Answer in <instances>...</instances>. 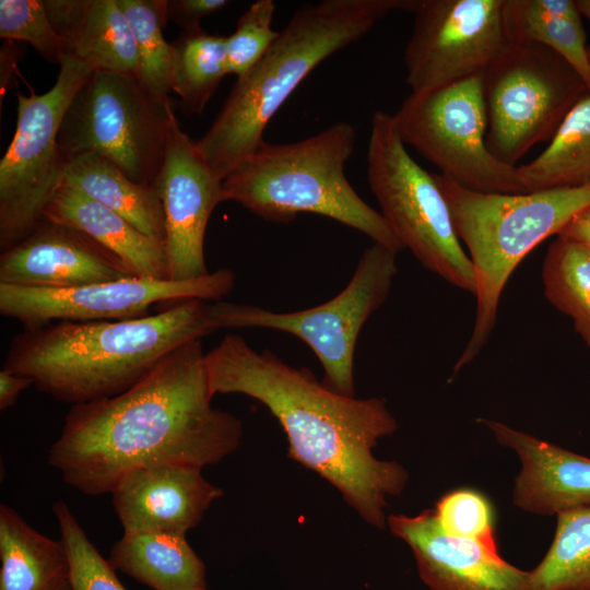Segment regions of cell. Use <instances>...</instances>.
<instances>
[{
  "instance_id": "cell-1",
  "label": "cell",
  "mask_w": 590,
  "mask_h": 590,
  "mask_svg": "<svg viewBox=\"0 0 590 590\" xmlns=\"http://www.w3.org/2000/svg\"><path fill=\"white\" fill-rule=\"evenodd\" d=\"M201 339L189 341L125 392L72 405L47 462L90 496L142 468L221 462L239 447L243 423L212 405Z\"/></svg>"
},
{
  "instance_id": "cell-2",
  "label": "cell",
  "mask_w": 590,
  "mask_h": 590,
  "mask_svg": "<svg viewBox=\"0 0 590 590\" xmlns=\"http://www.w3.org/2000/svg\"><path fill=\"white\" fill-rule=\"evenodd\" d=\"M204 358L214 394L261 402L285 432L290 457L331 483L367 523L385 528L387 498L404 489L409 474L373 453L398 428L382 399L341 394L238 334H226Z\"/></svg>"
},
{
  "instance_id": "cell-3",
  "label": "cell",
  "mask_w": 590,
  "mask_h": 590,
  "mask_svg": "<svg viewBox=\"0 0 590 590\" xmlns=\"http://www.w3.org/2000/svg\"><path fill=\"white\" fill-rule=\"evenodd\" d=\"M216 330L212 304L198 298L135 318L54 321L14 335L2 369L31 378L58 401L81 404L125 392L170 352Z\"/></svg>"
},
{
  "instance_id": "cell-4",
  "label": "cell",
  "mask_w": 590,
  "mask_h": 590,
  "mask_svg": "<svg viewBox=\"0 0 590 590\" xmlns=\"http://www.w3.org/2000/svg\"><path fill=\"white\" fill-rule=\"evenodd\" d=\"M414 0H323L294 12L266 55L237 78L209 130L196 142L224 180L264 141L270 120L324 59L358 40L394 10Z\"/></svg>"
},
{
  "instance_id": "cell-5",
  "label": "cell",
  "mask_w": 590,
  "mask_h": 590,
  "mask_svg": "<svg viewBox=\"0 0 590 590\" xmlns=\"http://www.w3.org/2000/svg\"><path fill=\"white\" fill-rule=\"evenodd\" d=\"M355 140V128L340 121L300 141H263L224 178L222 201L237 202L272 222H288L299 213L323 215L398 253L404 248L382 214L345 176Z\"/></svg>"
},
{
  "instance_id": "cell-6",
  "label": "cell",
  "mask_w": 590,
  "mask_h": 590,
  "mask_svg": "<svg viewBox=\"0 0 590 590\" xmlns=\"http://www.w3.org/2000/svg\"><path fill=\"white\" fill-rule=\"evenodd\" d=\"M456 233L469 250L476 280V309L470 339L453 375L471 363L487 343L503 291L519 263L539 244L556 235L590 205V187L519 194L483 193L435 174Z\"/></svg>"
},
{
  "instance_id": "cell-7",
  "label": "cell",
  "mask_w": 590,
  "mask_h": 590,
  "mask_svg": "<svg viewBox=\"0 0 590 590\" xmlns=\"http://www.w3.org/2000/svg\"><path fill=\"white\" fill-rule=\"evenodd\" d=\"M367 176L380 213L403 248L452 286L475 295L473 264L461 246L435 174L413 160L393 115L382 110L371 117Z\"/></svg>"
},
{
  "instance_id": "cell-8",
  "label": "cell",
  "mask_w": 590,
  "mask_h": 590,
  "mask_svg": "<svg viewBox=\"0 0 590 590\" xmlns=\"http://www.w3.org/2000/svg\"><path fill=\"white\" fill-rule=\"evenodd\" d=\"M173 114L135 75L94 71L63 116L58 145L67 160L95 153L133 181L156 186Z\"/></svg>"
},
{
  "instance_id": "cell-9",
  "label": "cell",
  "mask_w": 590,
  "mask_h": 590,
  "mask_svg": "<svg viewBox=\"0 0 590 590\" xmlns=\"http://www.w3.org/2000/svg\"><path fill=\"white\" fill-rule=\"evenodd\" d=\"M397 252L374 243L366 248L347 285L318 306L275 312L255 305L214 302L212 318L217 330L273 329L305 342L319 359L323 384L355 397L354 354L358 334L368 318L386 302L398 273Z\"/></svg>"
},
{
  "instance_id": "cell-10",
  "label": "cell",
  "mask_w": 590,
  "mask_h": 590,
  "mask_svg": "<svg viewBox=\"0 0 590 590\" xmlns=\"http://www.w3.org/2000/svg\"><path fill=\"white\" fill-rule=\"evenodd\" d=\"M481 80L486 145L510 166L551 141L569 110L590 94L565 59L538 44H508Z\"/></svg>"
},
{
  "instance_id": "cell-11",
  "label": "cell",
  "mask_w": 590,
  "mask_h": 590,
  "mask_svg": "<svg viewBox=\"0 0 590 590\" xmlns=\"http://www.w3.org/2000/svg\"><path fill=\"white\" fill-rule=\"evenodd\" d=\"M59 66L50 90L16 94V128L0 162L1 251L36 228L63 184L68 160L58 145V132L71 101L94 70L70 56Z\"/></svg>"
},
{
  "instance_id": "cell-12",
  "label": "cell",
  "mask_w": 590,
  "mask_h": 590,
  "mask_svg": "<svg viewBox=\"0 0 590 590\" xmlns=\"http://www.w3.org/2000/svg\"><path fill=\"white\" fill-rule=\"evenodd\" d=\"M393 119L404 144L457 185L483 193H528L518 166L488 151L481 76L411 92Z\"/></svg>"
},
{
  "instance_id": "cell-13",
  "label": "cell",
  "mask_w": 590,
  "mask_h": 590,
  "mask_svg": "<svg viewBox=\"0 0 590 590\" xmlns=\"http://www.w3.org/2000/svg\"><path fill=\"white\" fill-rule=\"evenodd\" d=\"M504 0H415L406 83L422 92L481 76L508 46Z\"/></svg>"
},
{
  "instance_id": "cell-14",
  "label": "cell",
  "mask_w": 590,
  "mask_h": 590,
  "mask_svg": "<svg viewBox=\"0 0 590 590\" xmlns=\"http://www.w3.org/2000/svg\"><path fill=\"white\" fill-rule=\"evenodd\" d=\"M235 273L219 269L187 281L128 276L70 288H37L0 283V314L23 328L54 321L119 320L148 315L158 303L198 298L220 302L235 285Z\"/></svg>"
},
{
  "instance_id": "cell-15",
  "label": "cell",
  "mask_w": 590,
  "mask_h": 590,
  "mask_svg": "<svg viewBox=\"0 0 590 590\" xmlns=\"http://www.w3.org/2000/svg\"><path fill=\"white\" fill-rule=\"evenodd\" d=\"M222 182L173 114L156 182L165 214L169 280H194L210 273L204 236L211 213L223 202Z\"/></svg>"
},
{
  "instance_id": "cell-16",
  "label": "cell",
  "mask_w": 590,
  "mask_h": 590,
  "mask_svg": "<svg viewBox=\"0 0 590 590\" xmlns=\"http://www.w3.org/2000/svg\"><path fill=\"white\" fill-rule=\"evenodd\" d=\"M387 524L411 547L430 590H529V571L506 562L497 546L447 533L430 509L390 515Z\"/></svg>"
},
{
  "instance_id": "cell-17",
  "label": "cell",
  "mask_w": 590,
  "mask_h": 590,
  "mask_svg": "<svg viewBox=\"0 0 590 590\" xmlns=\"http://www.w3.org/2000/svg\"><path fill=\"white\" fill-rule=\"evenodd\" d=\"M133 276L121 260L83 232L43 220L0 255V283L70 288Z\"/></svg>"
},
{
  "instance_id": "cell-18",
  "label": "cell",
  "mask_w": 590,
  "mask_h": 590,
  "mask_svg": "<svg viewBox=\"0 0 590 590\" xmlns=\"http://www.w3.org/2000/svg\"><path fill=\"white\" fill-rule=\"evenodd\" d=\"M201 468L153 465L128 474L111 492L123 532H175L197 527L224 491L202 475Z\"/></svg>"
},
{
  "instance_id": "cell-19",
  "label": "cell",
  "mask_w": 590,
  "mask_h": 590,
  "mask_svg": "<svg viewBox=\"0 0 590 590\" xmlns=\"http://www.w3.org/2000/svg\"><path fill=\"white\" fill-rule=\"evenodd\" d=\"M521 461L514 505L536 515L590 506V458L538 439L500 422L479 420Z\"/></svg>"
},
{
  "instance_id": "cell-20",
  "label": "cell",
  "mask_w": 590,
  "mask_h": 590,
  "mask_svg": "<svg viewBox=\"0 0 590 590\" xmlns=\"http://www.w3.org/2000/svg\"><path fill=\"white\" fill-rule=\"evenodd\" d=\"M44 3L67 56L94 71L138 78L135 40L117 0H45Z\"/></svg>"
},
{
  "instance_id": "cell-21",
  "label": "cell",
  "mask_w": 590,
  "mask_h": 590,
  "mask_svg": "<svg viewBox=\"0 0 590 590\" xmlns=\"http://www.w3.org/2000/svg\"><path fill=\"white\" fill-rule=\"evenodd\" d=\"M44 220L76 228L117 256L134 276L169 280L166 245L81 191L61 185Z\"/></svg>"
},
{
  "instance_id": "cell-22",
  "label": "cell",
  "mask_w": 590,
  "mask_h": 590,
  "mask_svg": "<svg viewBox=\"0 0 590 590\" xmlns=\"http://www.w3.org/2000/svg\"><path fill=\"white\" fill-rule=\"evenodd\" d=\"M63 185L123 216L148 236L165 243V214L158 189L130 179L109 160L83 153L67 161Z\"/></svg>"
},
{
  "instance_id": "cell-23",
  "label": "cell",
  "mask_w": 590,
  "mask_h": 590,
  "mask_svg": "<svg viewBox=\"0 0 590 590\" xmlns=\"http://www.w3.org/2000/svg\"><path fill=\"white\" fill-rule=\"evenodd\" d=\"M108 560L154 590L205 588V566L182 533L123 532Z\"/></svg>"
},
{
  "instance_id": "cell-24",
  "label": "cell",
  "mask_w": 590,
  "mask_h": 590,
  "mask_svg": "<svg viewBox=\"0 0 590 590\" xmlns=\"http://www.w3.org/2000/svg\"><path fill=\"white\" fill-rule=\"evenodd\" d=\"M577 1L504 0L503 24L509 44H538L565 59L590 92V60Z\"/></svg>"
},
{
  "instance_id": "cell-25",
  "label": "cell",
  "mask_w": 590,
  "mask_h": 590,
  "mask_svg": "<svg viewBox=\"0 0 590 590\" xmlns=\"http://www.w3.org/2000/svg\"><path fill=\"white\" fill-rule=\"evenodd\" d=\"M0 590H57L69 583L61 541L32 528L14 509L0 505Z\"/></svg>"
},
{
  "instance_id": "cell-26",
  "label": "cell",
  "mask_w": 590,
  "mask_h": 590,
  "mask_svg": "<svg viewBox=\"0 0 590 590\" xmlns=\"http://www.w3.org/2000/svg\"><path fill=\"white\" fill-rule=\"evenodd\" d=\"M518 168L528 192L590 187V94L569 110L546 149Z\"/></svg>"
},
{
  "instance_id": "cell-27",
  "label": "cell",
  "mask_w": 590,
  "mask_h": 590,
  "mask_svg": "<svg viewBox=\"0 0 590 590\" xmlns=\"http://www.w3.org/2000/svg\"><path fill=\"white\" fill-rule=\"evenodd\" d=\"M170 88L193 114L203 111L222 79L228 74L226 37L201 27L182 32L172 44Z\"/></svg>"
},
{
  "instance_id": "cell-28",
  "label": "cell",
  "mask_w": 590,
  "mask_h": 590,
  "mask_svg": "<svg viewBox=\"0 0 590 590\" xmlns=\"http://www.w3.org/2000/svg\"><path fill=\"white\" fill-rule=\"evenodd\" d=\"M556 516L553 542L529 571V590H590V506Z\"/></svg>"
},
{
  "instance_id": "cell-29",
  "label": "cell",
  "mask_w": 590,
  "mask_h": 590,
  "mask_svg": "<svg viewBox=\"0 0 590 590\" xmlns=\"http://www.w3.org/2000/svg\"><path fill=\"white\" fill-rule=\"evenodd\" d=\"M542 282L546 299L590 347V248L557 237L544 257Z\"/></svg>"
},
{
  "instance_id": "cell-30",
  "label": "cell",
  "mask_w": 590,
  "mask_h": 590,
  "mask_svg": "<svg viewBox=\"0 0 590 590\" xmlns=\"http://www.w3.org/2000/svg\"><path fill=\"white\" fill-rule=\"evenodd\" d=\"M134 37L138 79L157 99L170 103L173 50L163 35L166 25V0H117Z\"/></svg>"
},
{
  "instance_id": "cell-31",
  "label": "cell",
  "mask_w": 590,
  "mask_h": 590,
  "mask_svg": "<svg viewBox=\"0 0 590 590\" xmlns=\"http://www.w3.org/2000/svg\"><path fill=\"white\" fill-rule=\"evenodd\" d=\"M52 511L68 554L71 590H126L115 568L90 541L68 505L58 500Z\"/></svg>"
},
{
  "instance_id": "cell-32",
  "label": "cell",
  "mask_w": 590,
  "mask_h": 590,
  "mask_svg": "<svg viewBox=\"0 0 590 590\" xmlns=\"http://www.w3.org/2000/svg\"><path fill=\"white\" fill-rule=\"evenodd\" d=\"M0 37L30 43L51 63L60 64L67 57L43 0H0Z\"/></svg>"
},
{
  "instance_id": "cell-33",
  "label": "cell",
  "mask_w": 590,
  "mask_h": 590,
  "mask_svg": "<svg viewBox=\"0 0 590 590\" xmlns=\"http://www.w3.org/2000/svg\"><path fill=\"white\" fill-rule=\"evenodd\" d=\"M433 511L447 533L497 546L493 507L481 492L469 487L450 491Z\"/></svg>"
},
{
  "instance_id": "cell-34",
  "label": "cell",
  "mask_w": 590,
  "mask_h": 590,
  "mask_svg": "<svg viewBox=\"0 0 590 590\" xmlns=\"http://www.w3.org/2000/svg\"><path fill=\"white\" fill-rule=\"evenodd\" d=\"M274 11L272 0H258L240 15L235 32L226 37L228 74L244 75L274 43L279 35L272 27Z\"/></svg>"
},
{
  "instance_id": "cell-35",
  "label": "cell",
  "mask_w": 590,
  "mask_h": 590,
  "mask_svg": "<svg viewBox=\"0 0 590 590\" xmlns=\"http://www.w3.org/2000/svg\"><path fill=\"white\" fill-rule=\"evenodd\" d=\"M229 4L227 0H166L167 19L182 32L200 28V21Z\"/></svg>"
},
{
  "instance_id": "cell-36",
  "label": "cell",
  "mask_w": 590,
  "mask_h": 590,
  "mask_svg": "<svg viewBox=\"0 0 590 590\" xmlns=\"http://www.w3.org/2000/svg\"><path fill=\"white\" fill-rule=\"evenodd\" d=\"M33 385L31 378L4 369L0 370V410L13 406L22 391Z\"/></svg>"
},
{
  "instance_id": "cell-37",
  "label": "cell",
  "mask_w": 590,
  "mask_h": 590,
  "mask_svg": "<svg viewBox=\"0 0 590 590\" xmlns=\"http://www.w3.org/2000/svg\"><path fill=\"white\" fill-rule=\"evenodd\" d=\"M558 238L590 248V205L576 214L557 234Z\"/></svg>"
},
{
  "instance_id": "cell-38",
  "label": "cell",
  "mask_w": 590,
  "mask_h": 590,
  "mask_svg": "<svg viewBox=\"0 0 590 590\" xmlns=\"http://www.w3.org/2000/svg\"><path fill=\"white\" fill-rule=\"evenodd\" d=\"M581 15H585L590 22V0H577ZM588 57L590 60V47H588Z\"/></svg>"
},
{
  "instance_id": "cell-39",
  "label": "cell",
  "mask_w": 590,
  "mask_h": 590,
  "mask_svg": "<svg viewBox=\"0 0 590 590\" xmlns=\"http://www.w3.org/2000/svg\"><path fill=\"white\" fill-rule=\"evenodd\" d=\"M57 590H71L70 582H69V583H66V585H63V586H61V587L58 588Z\"/></svg>"
},
{
  "instance_id": "cell-40",
  "label": "cell",
  "mask_w": 590,
  "mask_h": 590,
  "mask_svg": "<svg viewBox=\"0 0 590 590\" xmlns=\"http://www.w3.org/2000/svg\"><path fill=\"white\" fill-rule=\"evenodd\" d=\"M193 590H205V588H200V589H193Z\"/></svg>"
}]
</instances>
